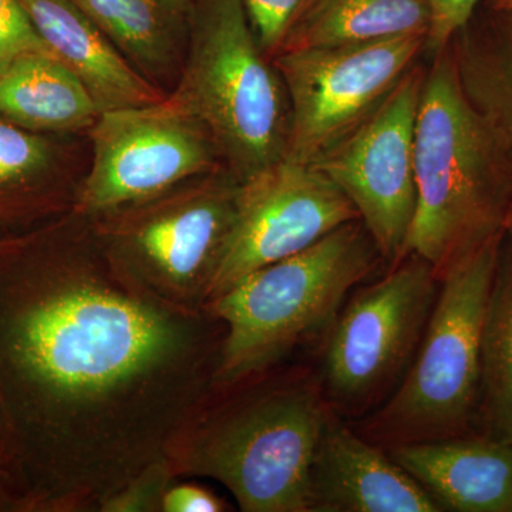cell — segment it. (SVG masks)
<instances>
[{"instance_id":"cell-20","label":"cell","mask_w":512,"mask_h":512,"mask_svg":"<svg viewBox=\"0 0 512 512\" xmlns=\"http://www.w3.org/2000/svg\"><path fill=\"white\" fill-rule=\"evenodd\" d=\"M430 25L429 0H309L282 53L427 37Z\"/></svg>"},{"instance_id":"cell-23","label":"cell","mask_w":512,"mask_h":512,"mask_svg":"<svg viewBox=\"0 0 512 512\" xmlns=\"http://www.w3.org/2000/svg\"><path fill=\"white\" fill-rule=\"evenodd\" d=\"M178 480L168 458L154 461L107 497L99 512H161L165 491Z\"/></svg>"},{"instance_id":"cell-32","label":"cell","mask_w":512,"mask_h":512,"mask_svg":"<svg viewBox=\"0 0 512 512\" xmlns=\"http://www.w3.org/2000/svg\"><path fill=\"white\" fill-rule=\"evenodd\" d=\"M2 235H5V234H2V232H0V237H2Z\"/></svg>"},{"instance_id":"cell-29","label":"cell","mask_w":512,"mask_h":512,"mask_svg":"<svg viewBox=\"0 0 512 512\" xmlns=\"http://www.w3.org/2000/svg\"><path fill=\"white\" fill-rule=\"evenodd\" d=\"M481 5L491 9L512 10V0H481Z\"/></svg>"},{"instance_id":"cell-16","label":"cell","mask_w":512,"mask_h":512,"mask_svg":"<svg viewBox=\"0 0 512 512\" xmlns=\"http://www.w3.org/2000/svg\"><path fill=\"white\" fill-rule=\"evenodd\" d=\"M43 42L80 80L100 113L165 99L73 0H19Z\"/></svg>"},{"instance_id":"cell-13","label":"cell","mask_w":512,"mask_h":512,"mask_svg":"<svg viewBox=\"0 0 512 512\" xmlns=\"http://www.w3.org/2000/svg\"><path fill=\"white\" fill-rule=\"evenodd\" d=\"M383 447L332 416L311 468L309 512H440Z\"/></svg>"},{"instance_id":"cell-27","label":"cell","mask_w":512,"mask_h":512,"mask_svg":"<svg viewBox=\"0 0 512 512\" xmlns=\"http://www.w3.org/2000/svg\"><path fill=\"white\" fill-rule=\"evenodd\" d=\"M0 474L12 481L13 485L18 488L23 500L26 501L25 495H23L22 470H20L18 448H16L15 437H13L12 429H10L8 416L3 410L2 402H0ZM26 504H28V501H26Z\"/></svg>"},{"instance_id":"cell-30","label":"cell","mask_w":512,"mask_h":512,"mask_svg":"<svg viewBox=\"0 0 512 512\" xmlns=\"http://www.w3.org/2000/svg\"><path fill=\"white\" fill-rule=\"evenodd\" d=\"M505 231L512 232V204H511L510 212H508L507 225H505Z\"/></svg>"},{"instance_id":"cell-10","label":"cell","mask_w":512,"mask_h":512,"mask_svg":"<svg viewBox=\"0 0 512 512\" xmlns=\"http://www.w3.org/2000/svg\"><path fill=\"white\" fill-rule=\"evenodd\" d=\"M426 47V36H400L276 56L291 110L285 158L315 163L383 103Z\"/></svg>"},{"instance_id":"cell-6","label":"cell","mask_w":512,"mask_h":512,"mask_svg":"<svg viewBox=\"0 0 512 512\" xmlns=\"http://www.w3.org/2000/svg\"><path fill=\"white\" fill-rule=\"evenodd\" d=\"M504 234L441 276L439 295L402 382L357 433L384 450L476 433L485 312Z\"/></svg>"},{"instance_id":"cell-26","label":"cell","mask_w":512,"mask_h":512,"mask_svg":"<svg viewBox=\"0 0 512 512\" xmlns=\"http://www.w3.org/2000/svg\"><path fill=\"white\" fill-rule=\"evenodd\" d=\"M175 480L165 491L161 512H227L231 511L227 501L211 488L195 483Z\"/></svg>"},{"instance_id":"cell-15","label":"cell","mask_w":512,"mask_h":512,"mask_svg":"<svg viewBox=\"0 0 512 512\" xmlns=\"http://www.w3.org/2000/svg\"><path fill=\"white\" fill-rule=\"evenodd\" d=\"M441 511L512 512V446L483 434L386 448Z\"/></svg>"},{"instance_id":"cell-25","label":"cell","mask_w":512,"mask_h":512,"mask_svg":"<svg viewBox=\"0 0 512 512\" xmlns=\"http://www.w3.org/2000/svg\"><path fill=\"white\" fill-rule=\"evenodd\" d=\"M480 3L481 0H429L431 25L427 35L426 56L448 45Z\"/></svg>"},{"instance_id":"cell-11","label":"cell","mask_w":512,"mask_h":512,"mask_svg":"<svg viewBox=\"0 0 512 512\" xmlns=\"http://www.w3.org/2000/svg\"><path fill=\"white\" fill-rule=\"evenodd\" d=\"M423 60L363 123L311 164L352 202L387 268L406 258L416 215L414 133L427 73Z\"/></svg>"},{"instance_id":"cell-19","label":"cell","mask_w":512,"mask_h":512,"mask_svg":"<svg viewBox=\"0 0 512 512\" xmlns=\"http://www.w3.org/2000/svg\"><path fill=\"white\" fill-rule=\"evenodd\" d=\"M450 46L464 96L512 153V10L480 3Z\"/></svg>"},{"instance_id":"cell-21","label":"cell","mask_w":512,"mask_h":512,"mask_svg":"<svg viewBox=\"0 0 512 512\" xmlns=\"http://www.w3.org/2000/svg\"><path fill=\"white\" fill-rule=\"evenodd\" d=\"M476 433L512 446V232L505 231L483 330Z\"/></svg>"},{"instance_id":"cell-5","label":"cell","mask_w":512,"mask_h":512,"mask_svg":"<svg viewBox=\"0 0 512 512\" xmlns=\"http://www.w3.org/2000/svg\"><path fill=\"white\" fill-rule=\"evenodd\" d=\"M167 99L207 128L238 181L284 160L288 93L241 0H192L187 55Z\"/></svg>"},{"instance_id":"cell-4","label":"cell","mask_w":512,"mask_h":512,"mask_svg":"<svg viewBox=\"0 0 512 512\" xmlns=\"http://www.w3.org/2000/svg\"><path fill=\"white\" fill-rule=\"evenodd\" d=\"M384 265L360 220L299 254L252 272L205 306L225 325L214 386H228L288 362L332 328L346 296ZM386 266V265H384Z\"/></svg>"},{"instance_id":"cell-18","label":"cell","mask_w":512,"mask_h":512,"mask_svg":"<svg viewBox=\"0 0 512 512\" xmlns=\"http://www.w3.org/2000/svg\"><path fill=\"white\" fill-rule=\"evenodd\" d=\"M99 114L86 87L49 50L26 53L0 73V117L25 130L86 136Z\"/></svg>"},{"instance_id":"cell-1","label":"cell","mask_w":512,"mask_h":512,"mask_svg":"<svg viewBox=\"0 0 512 512\" xmlns=\"http://www.w3.org/2000/svg\"><path fill=\"white\" fill-rule=\"evenodd\" d=\"M225 325L111 271L90 218L0 237V402L29 512H99L214 387Z\"/></svg>"},{"instance_id":"cell-2","label":"cell","mask_w":512,"mask_h":512,"mask_svg":"<svg viewBox=\"0 0 512 512\" xmlns=\"http://www.w3.org/2000/svg\"><path fill=\"white\" fill-rule=\"evenodd\" d=\"M332 409L288 362L214 386L167 458L178 478L224 485L244 512H309L311 468Z\"/></svg>"},{"instance_id":"cell-8","label":"cell","mask_w":512,"mask_h":512,"mask_svg":"<svg viewBox=\"0 0 512 512\" xmlns=\"http://www.w3.org/2000/svg\"><path fill=\"white\" fill-rule=\"evenodd\" d=\"M433 266L409 254L342 306L323 356L322 392L330 409L367 412L402 382L439 295Z\"/></svg>"},{"instance_id":"cell-24","label":"cell","mask_w":512,"mask_h":512,"mask_svg":"<svg viewBox=\"0 0 512 512\" xmlns=\"http://www.w3.org/2000/svg\"><path fill=\"white\" fill-rule=\"evenodd\" d=\"M47 50L19 0H0V73L20 56Z\"/></svg>"},{"instance_id":"cell-14","label":"cell","mask_w":512,"mask_h":512,"mask_svg":"<svg viewBox=\"0 0 512 512\" xmlns=\"http://www.w3.org/2000/svg\"><path fill=\"white\" fill-rule=\"evenodd\" d=\"M86 170L76 136L33 133L0 117V232L29 231L72 211Z\"/></svg>"},{"instance_id":"cell-28","label":"cell","mask_w":512,"mask_h":512,"mask_svg":"<svg viewBox=\"0 0 512 512\" xmlns=\"http://www.w3.org/2000/svg\"><path fill=\"white\" fill-rule=\"evenodd\" d=\"M0 512H29L18 488L12 481L0 474Z\"/></svg>"},{"instance_id":"cell-17","label":"cell","mask_w":512,"mask_h":512,"mask_svg":"<svg viewBox=\"0 0 512 512\" xmlns=\"http://www.w3.org/2000/svg\"><path fill=\"white\" fill-rule=\"evenodd\" d=\"M144 79L168 94L180 77L190 6L181 0H73Z\"/></svg>"},{"instance_id":"cell-9","label":"cell","mask_w":512,"mask_h":512,"mask_svg":"<svg viewBox=\"0 0 512 512\" xmlns=\"http://www.w3.org/2000/svg\"><path fill=\"white\" fill-rule=\"evenodd\" d=\"M86 137L90 158L72 211L87 218L225 168L207 128L167 96L103 111Z\"/></svg>"},{"instance_id":"cell-12","label":"cell","mask_w":512,"mask_h":512,"mask_svg":"<svg viewBox=\"0 0 512 512\" xmlns=\"http://www.w3.org/2000/svg\"><path fill=\"white\" fill-rule=\"evenodd\" d=\"M355 220L360 218L352 202L312 165L284 158L239 181L237 217L210 302L252 272Z\"/></svg>"},{"instance_id":"cell-7","label":"cell","mask_w":512,"mask_h":512,"mask_svg":"<svg viewBox=\"0 0 512 512\" xmlns=\"http://www.w3.org/2000/svg\"><path fill=\"white\" fill-rule=\"evenodd\" d=\"M239 181L227 168L150 200L90 218L111 271L175 311H205L237 217Z\"/></svg>"},{"instance_id":"cell-22","label":"cell","mask_w":512,"mask_h":512,"mask_svg":"<svg viewBox=\"0 0 512 512\" xmlns=\"http://www.w3.org/2000/svg\"><path fill=\"white\" fill-rule=\"evenodd\" d=\"M262 52L274 60L305 12L309 0H241Z\"/></svg>"},{"instance_id":"cell-31","label":"cell","mask_w":512,"mask_h":512,"mask_svg":"<svg viewBox=\"0 0 512 512\" xmlns=\"http://www.w3.org/2000/svg\"><path fill=\"white\" fill-rule=\"evenodd\" d=\"M181 2L185 3V5L190 6L191 8L192 0H181Z\"/></svg>"},{"instance_id":"cell-3","label":"cell","mask_w":512,"mask_h":512,"mask_svg":"<svg viewBox=\"0 0 512 512\" xmlns=\"http://www.w3.org/2000/svg\"><path fill=\"white\" fill-rule=\"evenodd\" d=\"M429 57L414 133L417 205L407 255L426 259L440 279L504 234L512 153L464 96L450 43Z\"/></svg>"}]
</instances>
